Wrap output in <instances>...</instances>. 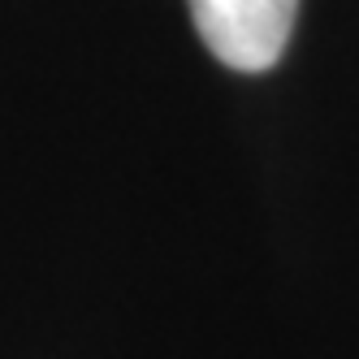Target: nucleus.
<instances>
[{
	"label": "nucleus",
	"instance_id": "nucleus-1",
	"mask_svg": "<svg viewBox=\"0 0 359 359\" xmlns=\"http://www.w3.org/2000/svg\"><path fill=\"white\" fill-rule=\"evenodd\" d=\"M299 0H191L203 48L238 74H264L281 61Z\"/></svg>",
	"mask_w": 359,
	"mask_h": 359
}]
</instances>
